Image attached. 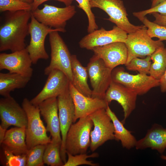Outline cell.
<instances>
[{
	"label": "cell",
	"mask_w": 166,
	"mask_h": 166,
	"mask_svg": "<svg viewBox=\"0 0 166 166\" xmlns=\"http://www.w3.org/2000/svg\"><path fill=\"white\" fill-rule=\"evenodd\" d=\"M147 28V32L152 38L156 37L161 41H166V27L149 21L145 16L140 20Z\"/></svg>",
	"instance_id": "33"
},
{
	"label": "cell",
	"mask_w": 166,
	"mask_h": 166,
	"mask_svg": "<svg viewBox=\"0 0 166 166\" xmlns=\"http://www.w3.org/2000/svg\"><path fill=\"white\" fill-rule=\"evenodd\" d=\"M61 144L52 141L46 144L43 155L44 164L50 166H63L64 163L61 156Z\"/></svg>",
	"instance_id": "27"
},
{
	"label": "cell",
	"mask_w": 166,
	"mask_h": 166,
	"mask_svg": "<svg viewBox=\"0 0 166 166\" xmlns=\"http://www.w3.org/2000/svg\"><path fill=\"white\" fill-rule=\"evenodd\" d=\"M155 18L154 22L158 25L166 27V16L161 15L157 13L152 14Z\"/></svg>",
	"instance_id": "37"
},
{
	"label": "cell",
	"mask_w": 166,
	"mask_h": 166,
	"mask_svg": "<svg viewBox=\"0 0 166 166\" xmlns=\"http://www.w3.org/2000/svg\"><path fill=\"white\" fill-rule=\"evenodd\" d=\"M33 64L25 48L10 53L0 54V70L6 69L10 73H17L31 77L33 73Z\"/></svg>",
	"instance_id": "16"
},
{
	"label": "cell",
	"mask_w": 166,
	"mask_h": 166,
	"mask_svg": "<svg viewBox=\"0 0 166 166\" xmlns=\"http://www.w3.org/2000/svg\"><path fill=\"white\" fill-rule=\"evenodd\" d=\"M58 32L53 31L49 34L51 59L49 65L44 69V73L48 75L52 71L59 70L66 75L71 82L73 79L72 55Z\"/></svg>",
	"instance_id": "3"
},
{
	"label": "cell",
	"mask_w": 166,
	"mask_h": 166,
	"mask_svg": "<svg viewBox=\"0 0 166 166\" xmlns=\"http://www.w3.org/2000/svg\"><path fill=\"white\" fill-rule=\"evenodd\" d=\"M7 130L4 129L0 126V144L1 145L4 138Z\"/></svg>",
	"instance_id": "39"
},
{
	"label": "cell",
	"mask_w": 166,
	"mask_h": 166,
	"mask_svg": "<svg viewBox=\"0 0 166 166\" xmlns=\"http://www.w3.org/2000/svg\"><path fill=\"white\" fill-rule=\"evenodd\" d=\"M26 127H16L7 130L1 144L16 155L26 154Z\"/></svg>",
	"instance_id": "22"
},
{
	"label": "cell",
	"mask_w": 166,
	"mask_h": 166,
	"mask_svg": "<svg viewBox=\"0 0 166 166\" xmlns=\"http://www.w3.org/2000/svg\"><path fill=\"white\" fill-rule=\"evenodd\" d=\"M151 8H152L155 7L162 2L166 1V0H151Z\"/></svg>",
	"instance_id": "40"
},
{
	"label": "cell",
	"mask_w": 166,
	"mask_h": 166,
	"mask_svg": "<svg viewBox=\"0 0 166 166\" xmlns=\"http://www.w3.org/2000/svg\"><path fill=\"white\" fill-rule=\"evenodd\" d=\"M91 7L97 8L109 16L107 20L115 24L128 34L141 28L144 25L135 26L130 22L123 1L121 0H89Z\"/></svg>",
	"instance_id": "8"
},
{
	"label": "cell",
	"mask_w": 166,
	"mask_h": 166,
	"mask_svg": "<svg viewBox=\"0 0 166 166\" xmlns=\"http://www.w3.org/2000/svg\"><path fill=\"white\" fill-rule=\"evenodd\" d=\"M58 115L62 143L60 149L61 158L65 164L66 161L65 142L67 133L74 123L75 108L72 97L68 90L57 97Z\"/></svg>",
	"instance_id": "12"
},
{
	"label": "cell",
	"mask_w": 166,
	"mask_h": 166,
	"mask_svg": "<svg viewBox=\"0 0 166 166\" xmlns=\"http://www.w3.org/2000/svg\"><path fill=\"white\" fill-rule=\"evenodd\" d=\"M25 2H27L28 3L31 4L33 2V0H21Z\"/></svg>",
	"instance_id": "41"
},
{
	"label": "cell",
	"mask_w": 166,
	"mask_h": 166,
	"mask_svg": "<svg viewBox=\"0 0 166 166\" xmlns=\"http://www.w3.org/2000/svg\"><path fill=\"white\" fill-rule=\"evenodd\" d=\"M73 79L71 82L76 89L82 94L91 97L92 90L88 83L89 77L86 67L83 66L75 55L71 56Z\"/></svg>",
	"instance_id": "23"
},
{
	"label": "cell",
	"mask_w": 166,
	"mask_h": 166,
	"mask_svg": "<svg viewBox=\"0 0 166 166\" xmlns=\"http://www.w3.org/2000/svg\"><path fill=\"white\" fill-rule=\"evenodd\" d=\"M89 116L93 126L90 133L89 148L93 152L107 141L114 140V127L105 109H99Z\"/></svg>",
	"instance_id": "10"
},
{
	"label": "cell",
	"mask_w": 166,
	"mask_h": 166,
	"mask_svg": "<svg viewBox=\"0 0 166 166\" xmlns=\"http://www.w3.org/2000/svg\"><path fill=\"white\" fill-rule=\"evenodd\" d=\"M137 95L128 88L112 81L105 93L104 99L108 104L112 101H115L121 105L124 114L121 122L124 124L135 109Z\"/></svg>",
	"instance_id": "17"
},
{
	"label": "cell",
	"mask_w": 166,
	"mask_h": 166,
	"mask_svg": "<svg viewBox=\"0 0 166 166\" xmlns=\"http://www.w3.org/2000/svg\"><path fill=\"white\" fill-rule=\"evenodd\" d=\"M151 60V56H147L144 58L136 57L125 65L128 70L137 71L139 73L148 75L149 74L152 64Z\"/></svg>",
	"instance_id": "31"
},
{
	"label": "cell",
	"mask_w": 166,
	"mask_h": 166,
	"mask_svg": "<svg viewBox=\"0 0 166 166\" xmlns=\"http://www.w3.org/2000/svg\"><path fill=\"white\" fill-rule=\"evenodd\" d=\"M46 83L41 91L30 100L33 104L38 106L44 100L57 97L69 90L70 81L61 71L55 69L48 75Z\"/></svg>",
	"instance_id": "14"
},
{
	"label": "cell",
	"mask_w": 166,
	"mask_h": 166,
	"mask_svg": "<svg viewBox=\"0 0 166 166\" xmlns=\"http://www.w3.org/2000/svg\"><path fill=\"white\" fill-rule=\"evenodd\" d=\"M33 2L31 4L32 6V11H33L38 8L39 5L43 2L50 0H33ZM62 2L66 6L71 5L74 0H53Z\"/></svg>",
	"instance_id": "36"
},
{
	"label": "cell",
	"mask_w": 166,
	"mask_h": 166,
	"mask_svg": "<svg viewBox=\"0 0 166 166\" xmlns=\"http://www.w3.org/2000/svg\"><path fill=\"white\" fill-rule=\"evenodd\" d=\"M160 85L161 92H166V69L161 78L159 80Z\"/></svg>",
	"instance_id": "38"
},
{
	"label": "cell",
	"mask_w": 166,
	"mask_h": 166,
	"mask_svg": "<svg viewBox=\"0 0 166 166\" xmlns=\"http://www.w3.org/2000/svg\"><path fill=\"white\" fill-rule=\"evenodd\" d=\"M0 126L6 130L11 126L26 128L27 125L25 110L11 96L0 99Z\"/></svg>",
	"instance_id": "15"
},
{
	"label": "cell",
	"mask_w": 166,
	"mask_h": 166,
	"mask_svg": "<svg viewBox=\"0 0 166 166\" xmlns=\"http://www.w3.org/2000/svg\"><path fill=\"white\" fill-rule=\"evenodd\" d=\"M55 31L65 32L66 30L54 29L45 26L38 21L31 14L29 28L30 41L26 48L33 64H36L39 59L47 60L49 58L45 47V41L48 34Z\"/></svg>",
	"instance_id": "6"
},
{
	"label": "cell",
	"mask_w": 166,
	"mask_h": 166,
	"mask_svg": "<svg viewBox=\"0 0 166 166\" xmlns=\"http://www.w3.org/2000/svg\"><path fill=\"white\" fill-rule=\"evenodd\" d=\"M86 67L93 89L91 97L104 99L105 93L112 81L113 69L95 54L90 59Z\"/></svg>",
	"instance_id": "7"
},
{
	"label": "cell",
	"mask_w": 166,
	"mask_h": 166,
	"mask_svg": "<svg viewBox=\"0 0 166 166\" xmlns=\"http://www.w3.org/2000/svg\"><path fill=\"white\" fill-rule=\"evenodd\" d=\"M124 43L128 53L125 64L134 58L151 56L157 49L164 47L162 41L152 39L147 33V28L144 25L135 31L128 34Z\"/></svg>",
	"instance_id": "5"
},
{
	"label": "cell",
	"mask_w": 166,
	"mask_h": 166,
	"mask_svg": "<svg viewBox=\"0 0 166 166\" xmlns=\"http://www.w3.org/2000/svg\"><path fill=\"white\" fill-rule=\"evenodd\" d=\"M74 6L70 5L60 8L47 4L43 7L31 11L39 22L45 26L56 29H65L67 22L76 14Z\"/></svg>",
	"instance_id": "9"
},
{
	"label": "cell",
	"mask_w": 166,
	"mask_h": 166,
	"mask_svg": "<svg viewBox=\"0 0 166 166\" xmlns=\"http://www.w3.org/2000/svg\"><path fill=\"white\" fill-rule=\"evenodd\" d=\"M78 5L77 6L81 9L86 14L88 22L87 31L90 33L98 29V26L96 22L95 17L90 7L89 0H75Z\"/></svg>",
	"instance_id": "34"
},
{
	"label": "cell",
	"mask_w": 166,
	"mask_h": 166,
	"mask_svg": "<svg viewBox=\"0 0 166 166\" xmlns=\"http://www.w3.org/2000/svg\"><path fill=\"white\" fill-rule=\"evenodd\" d=\"M66 154L68 160L63 166H77L85 164L91 166L99 165L98 164L87 160L89 158L98 157L99 154L97 153L94 152L89 155H87L86 153L75 155H73L68 152H66Z\"/></svg>",
	"instance_id": "30"
},
{
	"label": "cell",
	"mask_w": 166,
	"mask_h": 166,
	"mask_svg": "<svg viewBox=\"0 0 166 166\" xmlns=\"http://www.w3.org/2000/svg\"><path fill=\"white\" fill-rule=\"evenodd\" d=\"M22 107L27 117L26 128V143L29 150L39 144L46 145L51 141L47 134L46 128L41 118L38 106L35 105L27 98L23 99Z\"/></svg>",
	"instance_id": "2"
},
{
	"label": "cell",
	"mask_w": 166,
	"mask_h": 166,
	"mask_svg": "<svg viewBox=\"0 0 166 166\" xmlns=\"http://www.w3.org/2000/svg\"><path fill=\"white\" fill-rule=\"evenodd\" d=\"M135 147L137 150L150 148L162 153L166 148V128L154 124L145 136L137 141Z\"/></svg>",
	"instance_id": "21"
},
{
	"label": "cell",
	"mask_w": 166,
	"mask_h": 166,
	"mask_svg": "<svg viewBox=\"0 0 166 166\" xmlns=\"http://www.w3.org/2000/svg\"><path fill=\"white\" fill-rule=\"evenodd\" d=\"M69 90L75 108L74 123L77 119L88 117L99 109H106L109 105L104 99L88 97L82 94L71 82Z\"/></svg>",
	"instance_id": "18"
},
{
	"label": "cell",
	"mask_w": 166,
	"mask_h": 166,
	"mask_svg": "<svg viewBox=\"0 0 166 166\" xmlns=\"http://www.w3.org/2000/svg\"><path fill=\"white\" fill-rule=\"evenodd\" d=\"M31 77L15 73H0V95L3 97L10 96L15 89L24 88Z\"/></svg>",
	"instance_id": "24"
},
{
	"label": "cell",
	"mask_w": 166,
	"mask_h": 166,
	"mask_svg": "<svg viewBox=\"0 0 166 166\" xmlns=\"http://www.w3.org/2000/svg\"><path fill=\"white\" fill-rule=\"evenodd\" d=\"M31 11H8L0 27V51H20L26 47L25 38L29 34Z\"/></svg>",
	"instance_id": "1"
},
{
	"label": "cell",
	"mask_w": 166,
	"mask_h": 166,
	"mask_svg": "<svg viewBox=\"0 0 166 166\" xmlns=\"http://www.w3.org/2000/svg\"><path fill=\"white\" fill-rule=\"evenodd\" d=\"M161 158L163 160H166V156H164V155H162L161 156Z\"/></svg>",
	"instance_id": "42"
},
{
	"label": "cell",
	"mask_w": 166,
	"mask_h": 166,
	"mask_svg": "<svg viewBox=\"0 0 166 166\" xmlns=\"http://www.w3.org/2000/svg\"><path fill=\"white\" fill-rule=\"evenodd\" d=\"M46 146L39 144L28 150L26 154V166H44L43 155Z\"/></svg>",
	"instance_id": "29"
},
{
	"label": "cell",
	"mask_w": 166,
	"mask_h": 166,
	"mask_svg": "<svg viewBox=\"0 0 166 166\" xmlns=\"http://www.w3.org/2000/svg\"><path fill=\"white\" fill-rule=\"evenodd\" d=\"M112 79V81L123 85L139 95H143L151 89L160 85V81L150 75L139 73L136 75L130 74L121 67L113 69Z\"/></svg>",
	"instance_id": "11"
},
{
	"label": "cell",
	"mask_w": 166,
	"mask_h": 166,
	"mask_svg": "<svg viewBox=\"0 0 166 166\" xmlns=\"http://www.w3.org/2000/svg\"><path fill=\"white\" fill-rule=\"evenodd\" d=\"M92 50L94 54L102 59L106 65L112 69L127 62L128 50L124 42H114L94 47Z\"/></svg>",
	"instance_id": "19"
},
{
	"label": "cell",
	"mask_w": 166,
	"mask_h": 166,
	"mask_svg": "<svg viewBox=\"0 0 166 166\" xmlns=\"http://www.w3.org/2000/svg\"><path fill=\"white\" fill-rule=\"evenodd\" d=\"M20 10L31 11V4L21 0H0V12Z\"/></svg>",
	"instance_id": "32"
},
{
	"label": "cell",
	"mask_w": 166,
	"mask_h": 166,
	"mask_svg": "<svg viewBox=\"0 0 166 166\" xmlns=\"http://www.w3.org/2000/svg\"><path fill=\"white\" fill-rule=\"evenodd\" d=\"M0 145V160L2 164L6 166H26V154L16 155L3 144Z\"/></svg>",
	"instance_id": "28"
},
{
	"label": "cell",
	"mask_w": 166,
	"mask_h": 166,
	"mask_svg": "<svg viewBox=\"0 0 166 166\" xmlns=\"http://www.w3.org/2000/svg\"><path fill=\"white\" fill-rule=\"evenodd\" d=\"M38 106L41 115L46 124V130L50 133L51 141L61 144L57 98L47 99Z\"/></svg>",
	"instance_id": "20"
},
{
	"label": "cell",
	"mask_w": 166,
	"mask_h": 166,
	"mask_svg": "<svg viewBox=\"0 0 166 166\" xmlns=\"http://www.w3.org/2000/svg\"><path fill=\"white\" fill-rule=\"evenodd\" d=\"M157 13L161 15L166 16V1L162 2L152 8L138 12H134L133 14L140 20L148 14Z\"/></svg>",
	"instance_id": "35"
},
{
	"label": "cell",
	"mask_w": 166,
	"mask_h": 166,
	"mask_svg": "<svg viewBox=\"0 0 166 166\" xmlns=\"http://www.w3.org/2000/svg\"><path fill=\"white\" fill-rule=\"evenodd\" d=\"M151 57L153 63L151 66L149 74L159 80L166 69V48L164 47L157 49Z\"/></svg>",
	"instance_id": "26"
},
{
	"label": "cell",
	"mask_w": 166,
	"mask_h": 166,
	"mask_svg": "<svg viewBox=\"0 0 166 166\" xmlns=\"http://www.w3.org/2000/svg\"><path fill=\"white\" fill-rule=\"evenodd\" d=\"M93 126L88 116L79 119L71 126L65 142L66 152L73 155L86 153L90 144V133Z\"/></svg>",
	"instance_id": "4"
},
{
	"label": "cell",
	"mask_w": 166,
	"mask_h": 166,
	"mask_svg": "<svg viewBox=\"0 0 166 166\" xmlns=\"http://www.w3.org/2000/svg\"><path fill=\"white\" fill-rule=\"evenodd\" d=\"M125 31L116 26L110 30L101 27L83 37L79 41L80 47L92 50L96 47L104 46L116 42H125L128 35Z\"/></svg>",
	"instance_id": "13"
},
{
	"label": "cell",
	"mask_w": 166,
	"mask_h": 166,
	"mask_svg": "<svg viewBox=\"0 0 166 166\" xmlns=\"http://www.w3.org/2000/svg\"><path fill=\"white\" fill-rule=\"evenodd\" d=\"M106 110L113 124L114 140L120 141L123 147L127 149H129L135 147L137 141L131 131L124 126V124L119 120L109 105Z\"/></svg>",
	"instance_id": "25"
}]
</instances>
